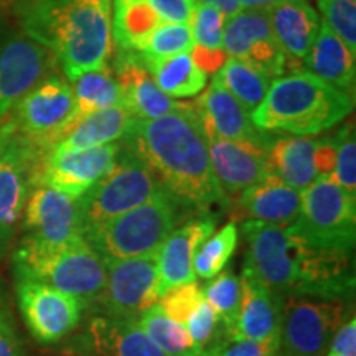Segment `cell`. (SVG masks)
Returning <instances> with one entry per match:
<instances>
[{
  "instance_id": "obj_1",
  "label": "cell",
  "mask_w": 356,
  "mask_h": 356,
  "mask_svg": "<svg viewBox=\"0 0 356 356\" xmlns=\"http://www.w3.org/2000/svg\"><path fill=\"white\" fill-rule=\"evenodd\" d=\"M122 145L137 155L181 210L218 216L229 200L213 172L208 140L191 102L157 119H134Z\"/></svg>"
},
{
  "instance_id": "obj_2",
  "label": "cell",
  "mask_w": 356,
  "mask_h": 356,
  "mask_svg": "<svg viewBox=\"0 0 356 356\" xmlns=\"http://www.w3.org/2000/svg\"><path fill=\"white\" fill-rule=\"evenodd\" d=\"M246 239L243 269L284 300L287 297L343 299L353 293L355 277L348 251L314 246L284 226L241 221Z\"/></svg>"
},
{
  "instance_id": "obj_3",
  "label": "cell",
  "mask_w": 356,
  "mask_h": 356,
  "mask_svg": "<svg viewBox=\"0 0 356 356\" xmlns=\"http://www.w3.org/2000/svg\"><path fill=\"white\" fill-rule=\"evenodd\" d=\"M19 15L26 37L55 55L70 81L108 66L111 6L99 0H35L24 3Z\"/></svg>"
},
{
  "instance_id": "obj_4",
  "label": "cell",
  "mask_w": 356,
  "mask_h": 356,
  "mask_svg": "<svg viewBox=\"0 0 356 356\" xmlns=\"http://www.w3.org/2000/svg\"><path fill=\"white\" fill-rule=\"evenodd\" d=\"M353 108V92L333 86L310 71H292L273 79L251 119L264 132L312 137L335 127Z\"/></svg>"
},
{
  "instance_id": "obj_5",
  "label": "cell",
  "mask_w": 356,
  "mask_h": 356,
  "mask_svg": "<svg viewBox=\"0 0 356 356\" xmlns=\"http://www.w3.org/2000/svg\"><path fill=\"white\" fill-rule=\"evenodd\" d=\"M17 280H35L74 297L83 310L95 309L106 284L104 259L78 238L65 246L35 249L19 244L12 256Z\"/></svg>"
},
{
  "instance_id": "obj_6",
  "label": "cell",
  "mask_w": 356,
  "mask_h": 356,
  "mask_svg": "<svg viewBox=\"0 0 356 356\" xmlns=\"http://www.w3.org/2000/svg\"><path fill=\"white\" fill-rule=\"evenodd\" d=\"M181 207L160 188L145 203L83 234L102 259H127L157 252L180 221Z\"/></svg>"
},
{
  "instance_id": "obj_7",
  "label": "cell",
  "mask_w": 356,
  "mask_h": 356,
  "mask_svg": "<svg viewBox=\"0 0 356 356\" xmlns=\"http://www.w3.org/2000/svg\"><path fill=\"white\" fill-rule=\"evenodd\" d=\"M73 88L53 74L26 92L0 121L47 159L73 129Z\"/></svg>"
},
{
  "instance_id": "obj_8",
  "label": "cell",
  "mask_w": 356,
  "mask_h": 356,
  "mask_svg": "<svg viewBox=\"0 0 356 356\" xmlns=\"http://www.w3.org/2000/svg\"><path fill=\"white\" fill-rule=\"evenodd\" d=\"M287 228L314 246L351 252L356 241V198L333 178H315L300 191V213Z\"/></svg>"
},
{
  "instance_id": "obj_9",
  "label": "cell",
  "mask_w": 356,
  "mask_h": 356,
  "mask_svg": "<svg viewBox=\"0 0 356 356\" xmlns=\"http://www.w3.org/2000/svg\"><path fill=\"white\" fill-rule=\"evenodd\" d=\"M160 188L145 163L121 144L109 172L79 198L83 234L145 203Z\"/></svg>"
},
{
  "instance_id": "obj_10",
  "label": "cell",
  "mask_w": 356,
  "mask_h": 356,
  "mask_svg": "<svg viewBox=\"0 0 356 356\" xmlns=\"http://www.w3.org/2000/svg\"><path fill=\"white\" fill-rule=\"evenodd\" d=\"M43 162V155L0 121V259L12 246Z\"/></svg>"
},
{
  "instance_id": "obj_11",
  "label": "cell",
  "mask_w": 356,
  "mask_h": 356,
  "mask_svg": "<svg viewBox=\"0 0 356 356\" xmlns=\"http://www.w3.org/2000/svg\"><path fill=\"white\" fill-rule=\"evenodd\" d=\"M343 299L287 297L282 309L280 343L284 356H325L345 323Z\"/></svg>"
},
{
  "instance_id": "obj_12",
  "label": "cell",
  "mask_w": 356,
  "mask_h": 356,
  "mask_svg": "<svg viewBox=\"0 0 356 356\" xmlns=\"http://www.w3.org/2000/svg\"><path fill=\"white\" fill-rule=\"evenodd\" d=\"M104 264L106 284L92 310L102 317L137 322L160 299L157 252L127 259H104Z\"/></svg>"
},
{
  "instance_id": "obj_13",
  "label": "cell",
  "mask_w": 356,
  "mask_h": 356,
  "mask_svg": "<svg viewBox=\"0 0 356 356\" xmlns=\"http://www.w3.org/2000/svg\"><path fill=\"white\" fill-rule=\"evenodd\" d=\"M22 231L19 244L35 249L60 248L81 238L79 198L50 186H35L26 198Z\"/></svg>"
},
{
  "instance_id": "obj_14",
  "label": "cell",
  "mask_w": 356,
  "mask_h": 356,
  "mask_svg": "<svg viewBox=\"0 0 356 356\" xmlns=\"http://www.w3.org/2000/svg\"><path fill=\"white\" fill-rule=\"evenodd\" d=\"M222 48L269 79L286 74L289 58L275 38L266 8H241L225 20Z\"/></svg>"
},
{
  "instance_id": "obj_15",
  "label": "cell",
  "mask_w": 356,
  "mask_h": 356,
  "mask_svg": "<svg viewBox=\"0 0 356 356\" xmlns=\"http://www.w3.org/2000/svg\"><path fill=\"white\" fill-rule=\"evenodd\" d=\"M17 299L26 328L43 345L63 340L81 320V304L47 284L17 280Z\"/></svg>"
},
{
  "instance_id": "obj_16",
  "label": "cell",
  "mask_w": 356,
  "mask_h": 356,
  "mask_svg": "<svg viewBox=\"0 0 356 356\" xmlns=\"http://www.w3.org/2000/svg\"><path fill=\"white\" fill-rule=\"evenodd\" d=\"M119 150V142L81 150H51L40 168L35 186H50L81 198L109 172Z\"/></svg>"
},
{
  "instance_id": "obj_17",
  "label": "cell",
  "mask_w": 356,
  "mask_h": 356,
  "mask_svg": "<svg viewBox=\"0 0 356 356\" xmlns=\"http://www.w3.org/2000/svg\"><path fill=\"white\" fill-rule=\"evenodd\" d=\"M58 61L43 44L29 37H13L0 48V119L32 91L53 76Z\"/></svg>"
},
{
  "instance_id": "obj_18",
  "label": "cell",
  "mask_w": 356,
  "mask_h": 356,
  "mask_svg": "<svg viewBox=\"0 0 356 356\" xmlns=\"http://www.w3.org/2000/svg\"><path fill=\"white\" fill-rule=\"evenodd\" d=\"M241 300L228 340H251L279 350L284 299L243 269Z\"/></svg>"
},
{
  "instance_id": "obj_19",
  "label": "cell",
  "mask_w": 356,
  "mask_h": 356,
  "mask_svg": "<svg viewBox=\"0 0 356 356\" xmlns=\"http://www.w3.org/2000/svg\"><path fill=\"white\" fill-rule=\"evenodd\" d=\"M207 140L213 172L229 200V207L231 200L269 175L266 145L218 136H207Z\"/></svg>"
},
{
  "instance_id": "obj_20",
  "label": "cell",
  "mask_w": 356,
  "mask_h": 356,
  "mask_svg": "<svg viewBox=\"0 0 356 356\" xmlns=\"http://www.w3.org/2000/svg\"><path fill=\"white\" fill-rule=\"evenodd\" d=\"M218 216L198 215L168 234L157 251L159 296L184 284L195 282L193 259L198 248L215 233Z\"/></svg>"
},
{
  "instance_id": "obj_21",
  "label": "cell",
  "mask_w": 356,
  "mask_h": 356,
  "mask_svg": "<svg viewBox=\"0 0 356 356\" xmlns=\"http://www.w3.org/2000/svg\"><path fill=\"white\" fill-rule=\"evenodd\" d=\"M191 106L207 136L269 145V132L254 126L251 114L229 95V91H226V88L215 76L210 86L203 89Z\"/></svg>"
},
{
  "instance_id": "obj_22",
  "label": "cell",
  "mask_w": 356,
  "mask_h": 356,
  "mask_svg": "<svg viewBox=\"0 0 356 356\" xmlns=\"http://www.w3.org/2000/svg\"><path fill=\"white\" fill-rule=\"evenodd\" d=\"M113 71L122 91L124 106L136 119H157L185 108L186 102L172 99L160 91L136 51L119 50Z\"/></svg>"
},
{
  "instance_id": "obj_23",
  "label": "cell",
  "mask_w": 356,
  "mask_h": 356,
  "mask_svg": "<svg viewBox=\"0 0 356 356\" xmlns=\"http://www.w3.org/2000/svg\"><path fill=\"white\" fill-rule=\"evenodd\" d=\"M239 221H259L274 226H291L300 213V191L267 175L234 198Z\"/></svg>"
},
{
  "instance_id": "obj_24",
  "label": "cell",
  "mask_w": 356,
  "mask_h": 356,
  "mask_svg": "<svg viewBox=\"0 0 356 356\" xmlns=\"http://www.w3.org/2000/svg\"><path fill=\"white\" fill-rule=\"evenodd\" d=\"M267 15L289 63L304 60L322 24L315 8L307 0H284L267 8Z\"/></svg>"
},
{
  "instance_id": "obj_25",
  "label": "cell",
  "mask_w": 356,
  "mask_h": 356,
  "mask_svg": "<svg viewBox=\"0 0 356 356\" xmlns=\"http://www.w3.org/2000/svg\"><path fill=\"white\" fill-rule=\"evenodd\" d=\"M91 356H168L132 320L97 315L88 328Z\"/></svg>"
},
{
  "instance_id": "obj_26",
  "label": "cell",
  "mask_w": 356,
  "mask_h": 356,
  "mask_svg": "<svg viewBox=\"0 0 356 356\" xmlns=\"http://www.w3.org/2000/svg\"><path fill=\"white\" fill-rule=\"evenodd\" d=\"M307 71L333 86L353 92L356 81V53L327 25L320 24L318 33L305 55Z\"/></svg>"
},
{
  "instance_id": "obj_27",
  "label": "cell",
  "mask_w": 356,
  "mask_h": 356,
  "mask_svg": "<svg viewBox=\"0 0 356 356\" xmlns=\"http://www.w3.org/2000/svg\"><path fill=\"white\" fill-rule=\"evenodd\" d=\"M317 139L284 136L267 145V172L296 190H305L317 178L314 149Z\"/></svg>"
},
{
  "instance_id": "obj_28",
  "label": "cell",
  "mask_w": 356,
  "mask_h": 356,
  "mask_svg": "<svg viewBox=\"0 0 356 356\" xmlns=\"http://www.w3.org/2000/svg\"><path fill=\"white\" fill-rule=\"evenodd\" d=\"M126 106H113L86 115L53 150H81L122 140L134 121Z\"/></svg>"
},
{
  "instance_id": "obj_29",
  "label": "cell",
  "mask_w": 356,
  "mask_h": 356,
  "mask_svg": "<svg viewBox=\"0 0 356 356\" xmlns=\"http://www.w3.org/2000/svg\"><path fill=\"white\" fill-rule=\"evenodd\" d=\"M137 53V51H136ZM139 55V53H137ZM140 58V56H139ZM142 63L154 78V81L172 99H185L202 95L207 88L208 73L200 68L191 56V51L178 53L159 60H144Z\"/></svg>"
},
{
  "instance_id": "obj_30",
  "label": "cell",
  "mask_w": 356,
  "mask_h": 356,
  "mask_svg": "<svg viewBox=\"0 0 356 356\" xmlns=\"http://www.w3.org/2000/svg\"><path fill=\"white\" fill-rule=\"evenodd\" d=\"M226 17L215 7L195 3L190 26L193 35L191 56L204 73H216L225 63L226 55L222 48V32Z\"/></svg>"
},
{
  "instance_id": "obj_31",
  "label": "cell",
  "mask_w": 356,
  "mask_h": 356,
  "mask_svg": "<svg viewBox=\"0 0 356 356\" xmlns=\"http://www.w3.org/2000/svg\"><path fill=\"white\" fill-rule=\"evenodd\" d=\"M71 83H73L71 88H73L74 96L73 127L96 111L113 108V106H124L122 91L113 68L109 66L86 71Z\"/></svg>"
},
{
  "instance_id": "obj_32",
  "label": "cell",
  "mask_w": 356,
  "mask_h": 356,
  "mask_svg": "<svg viewBox=\"0 0 356 356\" xmlns=\"http://www.w3.org/2000/svg\"><path fill=\"white\" fill-rule=\"evenodd\" d=\"M111 33L119 50L136 51L163 24L147 0H111Z\"/></svg>"
},
{
  "instance_id": "obj_33",
  "label": "cell",
  "mask_w": 356,
  "mask_h": 356,
  "mask_svg": "<svg viewBox=\"0 0 356 356\" xmlns=\"http://www.w3.org/2000/svg\"><path fill=\"white\" fill-rule=\"evenodd\" d=\"M215 78L249 114L261 104L273 83V79L233 56L226 58Z\"/></svg>"
},
{
  "instance_id": "obj_34",
  "label": "cell",
  "mask_w": 356,
  "mask_h": 356,
  "mask_svg": "<svg viewBox=\"0 0 356 356\" xmlns=\"http://www.w3.org/2000/svg\"><path fill=\"white\" fill-rule=\"evenodd\" d=\"M136 323L168 356H197V350L186 328L168 318L157 304L147 309Z\"/></svg>"
},
{
  "instance_id": "obj_35",
  "label": "cell",
  "mask_w": 356,
  "mask_h": 356,
  "mask_svg": "<svg viewBox=\"0 0 356 356\" xmlns=\"http://www.w3.org/2000/svg\"><path fill=\"white\" fill-rule=\"evenodd\" d=\"M236 246H238V225L229 221L220 231L204 239L198 248L193 259L195 275L204 280L216 277L229 262Z\"/></svg>"
},
{
  "instance_id": "obj_36",
  "label": "cell",
  "mask_w": 356,
  "mask_h": 356,
  "mask_svg": "<svg viewBox=\"0 0 356 356\" xmlns=\"http://www.w3.org/2000/svg\"><path fill=\"white\" fill-rule=\"evenodd\" d=\"M203 296L204 300L211 305V309L220 317L226 335H229V332L233 330L236 317H238L239 300H241L239 277L233 270L220 273L216 277L211 279V282L207 287H203Z\"/></svg>"
},
{
  "instance_id": "obj_37",
  "label": "cell",
  "mask_w": 356,
  "mask_h": 356,
  "mask_svg": "<svg viewBox=\"0 0 356 356\" xmlns=\"http://www.w3.org/2000/svg\"><path fill=\"white\" fill-rule=\"evenodd\" d=\"M191 48H193V35H191L190 24L163 22L136 51L144 60H159V58H168L178 55V53L191 51Z\"/></svg>"
},
{
  "instance_id": "obj_38",
  "label": "cell",
  "mask_w": 356,
  "mask_h": 356,
  "mask_svg": "<svg viewBox=\"0 0 356 356\" xmlns=\"http://www.w3.org/2000/svg\"><path fill=\"white\" fill-rule=\"evenodd\" d=\"M337 147V163L333 180L346 193L356 198V140L353 124H346L333 136Z\"/></svg>"
},
{
  "instance_id": "obj_39",
  "label": "cell",
  "mask_w": 356,
  "mask_h": 356,
  "mask_svg": "<svg viewBox=\"0 0 356 356\" xmlns=\"http://www.w3.org/2000/svg\"><path fill=\"white\" fill-rule=\"evenodd\" d=\"M323 24L356 53V0H317Z\"/></svg>"
},
{
  "instance_id": "obj_40",
  "label": "cell",
  "mask_w": 356,
  "mask_h": 356,
  "mask_svg": "<svg viewBox=\"0 0 356 356\" xmlns=\"http://www.w3.org/2000/svg\"><path fill=\"white\" fill-rule=\"evenodd\" d=\"M203 300V287H200L197 282H190L167 291L160 297L157 305L168 318L185 327L186 320L193 315V312L202 305Z\"/></svg>"
},
{
  "instance_id": "obj_41",
  "label": "cell",
  "mask_w": 356,
  "mask_h": 356,
  "mask_svg": "<svg viewBox=\"0 0 356 356\" xmlns=\"http://www.w3.org/2000/svg\"><path fill=\"white\" fill-rule=\"evenodd\" d=\"M159 19L168 24H190L193 15V0H147Z\"/></svg>"
},
{
  "instance_id": "obj_42",
  "label": "cell",
  "mask_w": 356,
  "mask_h": 356,
  "mask_svg": "<svg viewBox=\"0 0 356 356\" xmlns=\"http://www.w3.org/2000/svg\"><path fill=\"white\" fill-rule=\"evenodd\" d=\"M274 346L251 340H225L213 356H277Z\"/></svg>"
},
{
  "instance_id": "obj_43",
  "label": "cell",
  "mask_w": 356,
  "mask_h": 356,
  "mask_svg": "<svg viewBox=\"0 0 356 356\" xmlns=\"http://www.w3.org/2000/svg\"><path fill=\"white\" fill-rule=\"evenodd\" d=\"M337 163V147L333 137L317 139L314 149V167L317 178H332Z\"/></svg>"
},
{
  "instance_id": "obj_44",
  "label": "cell",
  "mask_w": 356,
  "mask_h": 356,
  "mask_svg": "<svg viewBox=\"0 0 356 356\" xmlns=\"http://www.w3.org/2000/svg\"><path fill=\"white\" fill-rule=\"evenodd\" d=\"M0 356H22V341L17 335L10 312L0 305Z\"/></svg>"
},
{
  "instance_id": "obj_45",
  "label": "cell",
  "mask_w": 356,
  "mask_h": 356,
  "mask_svg": "<svg viewBox=\"0 0 356 356\" xmlns=\"http://www.w3.org/2000/svg\"><path fill=\"white\" fill-rule=\"evenodd\" d=\"M325 356H356V318H350L338 328Z\"/></svg>"
},
{
  "instance_id": "obj_46",
  "label": "cell",
  "mask_w": 356,
  "mask_h": 356,
  "mask_svg": "<svg viewBox=\"0 0 356 356\" xmlns=\"http://www.w3.org/2000/svg\"><path fill=\"white\" fill-rule=\"evenodd\" d=\"M195 3H204V6L215 7L220 10L222 15L228 19V17L234 15L236 12L241 10V6H239L238 0H193Z\"/></svg>"
},
{
  "instance_id": "obj_47",
  "label": "cell",
  "mask_w": 356,
  "mask_h": 356,
  "mask_svg": "<svg viewBox=\"0 0 356 356\" xmlns=\"http://www.w3.org/2000/svg\"><path fill=\"white\" fill-rule=\"evenodd\" d=\"M241 8H269L275 3L284 2V0H238Z\"/></svg>"
},
{
  "instance_id": "obj_48",
  "label": "cell",
  "mask_w": 356,
  "mask_h": 356,
  "mask_svg": "<svg viewBox=\"0 0 356 356\" xmlns=\"http://www.w3.org/2000/svg\"><path fill=\"white\" fill-rule=\"evenodd\" d=\"M58 356H81V355H76V353H65V355H58Z\"/></svg>"
},
{
  "instance_id": "obj_49",
  "label": "cell",
  "mask_w": 356,
  "mask_h": 356,
  "mask_svg": "<svg viewBox=\"0 0 356 356\" xmlns=\"http://www.w3.org/2000/svg\"><path fill=\"white\" fill-rule=\"evenodd\" d=\"M99 2H102V3H106V6H111V0H99Z\"/></svg>"
}]
</instances>
